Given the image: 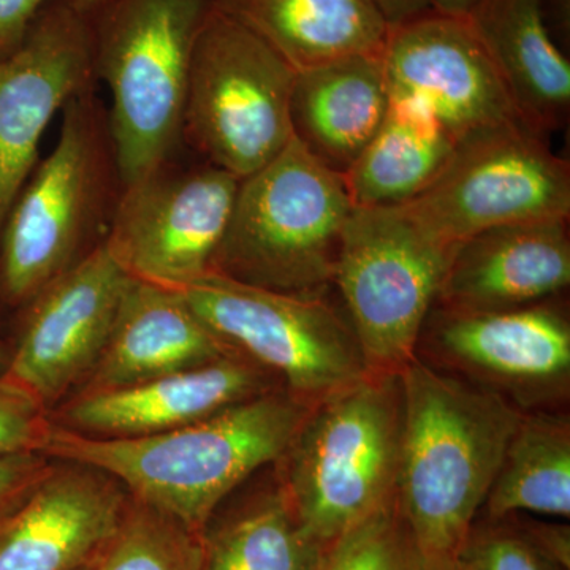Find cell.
Segmentation results:
<instances>
[{
	"mask_svg": "<svg viewBox=\"0 0 570 570\" xmlns=\"http://www.w3.org/2000/svg\"><path fill=\"white\" fill-rule=\"evenodd\" d=\"M50 428L47 407L0 377V459L40 453Z\"/></svg>",
	"mask_w": 570,
	"mask_h": 570,
	"instance_id": "cell-29",
	"label": "cell"
},
{
	"mask_svg": "<svg viewBox=\"0 0 570 570\" xmlns=\"http://www.w3.org/2000/svg\"><path fill=\"white\" fill-rule=\"evenodd\" d=\"M371 2L390 28L414 20L431 10L430 0H371Z\"/></svg>",
	"mask_w": 570,
	"mask_h": 570,
	"instance_id": "cell-33",
	"label": "cell"
},
{
	"mask_svg": "<svg viewBox=\"0 0 570 570\" xmlns=\"http://www.w3.org/2000/svg\"><path fill=\"white\" fill-rule=\"evenodd\" d=\"M202 542L204 570H318L328 550L303 527L279 479L212 519Z\"/></svg>",
	"mask_w": 570,
	"mask_h": 570,
	"instance_id": "cell-25",
	"label": "cell"
},
{
	"mask_svg": "<svg viewBox=\"0 0 570 570\" xmlns=\"http://www.w3.org/2000/svg\"><path fill=\"white\" fill-rule=\"evenodd\" d=\"M94 566H96V564L89 566V568H85V569H81V570H94Z\"/></svg>",
	"mask_w": 570,
	"mask_h": 570,
	"instance_id": "cell-37",
	"label": "cell"
},
{
	"mask_svg": "<svg viewBox=\"0 0 570 570\" xmlns=\"http://www.w3.org/2000/svg\"><path fill=\"white\" fill-rule=\"evenodd\" d=\"M213 0H108L94 21L96 75L122 186L170 160L183 140L195 37Z\"/></svg>",
	"mask_w": 570,
	"mask_h": 570,
	"instance_id": "cell-6",
	"label": "cell"
},
{
	"mask_svg": "<svg viewBox=\"0 0 570 570\" xmlns=\"http://www.w3.org/2000/svg\"><path fill=\"white\" fill-rule=\"evenodd\" d=\"M551 299L504 311L434 305L419 347L428 365L498 393L521 412L558 411L570 392V321Z\"/></svg>",
	"mask_w": 570,
	"mask_h": 570,
	"instance_id": "cell-12",
	"label": "cell"
},
{
	"mask_svg": "<svg viewBox=\"0 0 570 570\" xmlns=\"http://www.w3.org/2000/svg\"><path fill=\"white\" fill-rule=\"evenodd\" d=\"M478 0H430L431 10L466 18Z\"/></svg>",
	"mask_w": 570,
	"mask_h": 570,
	"instance_id": "cell-34",
	"label": "cell"
},
{
	"mask_svg": "<svg viewBox=\"0 0 570 570\" xmlns=\"http://www.w3.org/2000/svg\"><path fill=\"white\" fill-rule=\"evenodd\" d=\"M283 389L242 355L121 389L81 392L56 425L91 438L151 436L200 422L250 397Z\"/></svg>",
	"mask_w": 570,
	"mask_h": 570,
	"instance_id": "cell-17",
	"label": "cell"
},
{
	"mask_svg": "<svg viewBox=\"0 0 570 570\" xmlns=\"http://www.w3.org/2000/svg\"><path fill=\"white\" fill-rule=\"evenodd\" d=\"M389 104L381 56H352L296 71L292 132L314 159L346 176L384 121Z\"/></svg>",
	"mask_w": 570,
	"mask_h": 570,
	"instance_id": "cell-21",
	"label": "cell"
},
{
	"mask_svg": "<svg viewBox=\"0 0 570 570\" xmlns=\"http://www.w3.org/2000/svg\"><path fill=\"white\" fill-rule=\"evenodd\" d=\"M296 71L257 33L212 2L190 58L183 140L243 179L294 138Z\"/></svg>",
	"mask_w": 570,
	"mask_h": 570,
	"instance_id": "cell-7",
	"label": "cell"
},
{
	"mask_svg": "<svg viewBox=\"0 0 570 570\" xmlns=\"http://www.w3.org/2000/svg\"><path fill=\"white\" fill-rule=\"evenodd\" d=\"M178 292L214 335L306 406L371 371L346 314L326 295L266 291L216 272Z\"/></svg>",
	"mask_w": 570,
	"mask_h": 570,
	"instance_id": "cell-9",
	"label": "cell"
},
{
	"mask_svg": "<svg viewBox=\"0 0 570 570\" xmlns=\"http://www.w3.org/2000/svg\"><path fill=\"white\" fill-rule=\"evenodd\" d=\"M238 355L178 291L132 279L82 392L127 387Z\"/></svg>",
	"mask_w": 570,
	"mask_h": 570,
	"instance_id": "cell-19",
	"label": "cell"
},
{
	"mask_svg": "<svg viewBox=\"0 0 570 570\" xmlns=\"http://www.w3.org/2000/svg\"><path fill=\"white\" fill-rule=\"evenodd\" d=\"M381 61L390 96L425 104L456 141L521 121L468 18L430 10L393 26Z\"/></svg>",
	"mask_w": 570,
	"mask_h": 570,
	"instance_id": "cell-15",
	"label": "cell"
},
{
	"mask_svg": "<svg viewBox=\"0 0 570 570\" xmlns=\"http://www.w3.org/2000/svg\"><path fill=\"white\" fill-rule=\"evenodd\" d=\"M50 468V459L40 453L0 459V524L28 501Z\"/></svg>",
	"mask_w": 570,
	"mask_h": 570,
	"instance_id": "cell-30",
	"label": "cell"
},
{
	"mask_svg": "<svg viewBox=\"0 0 570 570\" xmlns=\"http://www.w3.org/2000/svg\"><path fill=\"white\" fill-rule=\"evenodd\" d=\"M295 71L381 56L390 26L371 0H213Z\"/></svg>",
	"mask_w": 570,
	"mask_h": 570,
	"instance_id": "cell-22",
	"label": "cell"
},
{
	"mask_svg": "<svg viewBox=\"0 0 570 570\" xmlns=\"http://www.w3.org/2000/svg\"><path fill=\"white\" fill-rule=\"evenodd\" d=\"M403 431L400 373L370 371L307 412L277 479L325 549L395 501Z\"/></svg>",
	"mask_w": 570,
	"mask_h": 570,
	"instance_id": "cell-4",
	"label": "cell"
},
{
	"mask_svg": "<svg viewBox=\"0 0 570 570\" xmlns=\"http://www.w3.org/2000/svg\"><path fill=\"white\" fill-rule=\"evenodd\" d=\"M450 570H561L547 560L512 517L475 521Z\"/></svg>",
	"mask_w": 570,
	"mask_h": 570,
	"instance_id": "cell-28",
	"label": "cell"
},
{
	"mask_svg": "<svg viewBox=\"0 0 570 570\" xmlns=\"http://www.w3.org/2000/svg\"><path fill=\"white\" fill-rule=\"evenodd\" d=\"M75 10L86 14V17L94 18L100 10L107 6L108 0H67Z\"/></svg>",
	"mask_w": 570,
	"mask_h": 570,
	"instance_id": "cell-35",
	"label": "cell"
},
{
	"mask_svg": "<svg viewBox=\"0 0 570 570\" xmlns=\"http://www.w3.org/2000/svg\"><path fill=\"white\" fill-rule=\"evenodd\" d=\"M130 281L102 243L48 284L26 305L3 381L47 409L85 382L107 346Z\"/></svg>",
	"mask_w": 570,
	"mask_h": 570,
	"instance_id": "cell-14",
	"label": "cell"
},
{
	"mask_svg": "<svg viewBox=\"0 0 570 570\" xmlns=\"http://www.w3.org/2000/svg\"><path fill=\"white\" fill-rule=\"evenodd\" d=\"M569 217L491 227L453 250L434 305L504 311L535 305L570 284Z\"/></svg>",
	"mask_w": 570,
	"mask_h": 570,
	"instance_id": "cell-18",
	"label": "cell"
},
{
	"mask_svg": "<svg viewBox=\"0 0 570 570\" xmlns=\"http://www.w3.org/2000/svg\"><path fill=\"white\" fill-rule=\"evenodd\" d=\"M483 519L520 513L570 517V420L562 411L523 412L482 510Z\"/></svg>",
	"mask_w": 570,
	"mask_h": 570,
	"instance_id": "cell-24",
	"label": "cell"
},
{
	"mask_svg": "<svg viewBox=\"0 0 570 570\" xmlns=\"http://www.w3.org/2000/svg\"><path fill=\"white\" fill-rule=\"evenodd\" d=\"M352 209L344 176L292 138L239 183L213 272L266 291L325 296Z\"/></svg>",
	"mask_w": 570,
	"mask_h": 570,
	"instance_id": "cell-5",
	"label": "cell"
},
{
	"mask_svg": "<svg viewBox=\"0 0 570 570\" xmlns=\"http://www.w3.org/2000/svg\"><path fill=\"white\" fill-rule=\"evenodd\" d=\"M456 246L431 235L401 206L352 209L333 287L371 371L400 373L417 356Z\"/></svg>",
	"mask_w": 570,
	"mask_h": 570,
	"instance_id": "cell-8",
	"label": "cell"
},
{
	"mask_svg": "<svg viewBox=\"0 0 570 570\" xmlns=\"http://www.w3.org/2000/svg\"><path fill=\"white\" fill-rule=\"evenodd\" d=\"M9 362L10 352L7 351V348L3 347L2 344H0V377H2L3 374H6L7 366H9Z\"/></svg>",
	"mask_w": 570,
	"mask_h": 570,
	"instance_id": "cell-36",
	"label": "cell"
},
{
	"mask_svg": "<svg viewBox=\"0 0 570 570\" xmlns=\"http://www.w3.org/2000/svg\"><path fill=\"white\" fill-rule=\"evenodd\" d=\"M456 142L425 104L390 96L384 121L344 176L352 205L389 208L414 200L444 170Z\"/></svg>",
	"mask_w": 570,
	"mask_h": 570,
	"instance_id": "cell-23",
	"label": "cell"
},
{
	"mask_svg": "<svg viewBox=\"0 0 570 570\" xmlns=\"http://www.w3.org/2000/svg\"><path fill=\"white\" fill-rule=\"evenodd\" d=\"M400 374L404 431L397 508L428 560L450 570L523 412L419 356Z\"/></svg>",
	"mask_w": 570,
	"mask_h": 570,
	"instance_id": "cell-2",
	"label": "cell"
},
{
	"mask_svg": "<svg viewBox=\"0 0 570 570\" xmlns=\"http://www.w3.org/2000/svg\"><path fill=\"white\" fill-rule=\"evenodd\" d=\"M92 18L51 0L21 43L0 58V232L39 163L56 112L96 80Z\"/></svg>",
	"mask_w": 570,
	"mask_h": 570,
	"instance_id": "cell-13",
	"label": "cell"
},
{
	"mask_svg": "<svg viewBox=\"0 0 570 570\" xmlns=\"http://www.w3.org/2000/svg\"><path fill=\"white\" fill-rule=\"evenodd\" d=\"M318 570H445L419 549L396 499L325 551Z\"/></svg>",
	"mask_w": 570,
	"mask_h": 570,
	"instance_id": "cell-27",
	"label": "cell"
},
{
	"mask_svg": "<svg viewBox=\"0 0 570 570\" xmlns=\"http://www.w3.org/2000/svg\"><path fill=\"white\" fill-rule=\"evenodd\" d=\"M94 570H204L202 534L130 498Z\"/></svg>",
	"mask_w": 570,
	"mask_h": 570,
	"instance_id": "cell-26",
	"label": "cell"
},
{
	"mask_svg": "<svg viewBox=\"0 0 570 570\" xmlns=\"http://www.w3.org/2000/svg\"><path fill=\"white\" fill-rule=\"evenodd\" d=\"M309 406L284 389L151 436H85L51 423L41 455L97 469L129 497L204 534L219 505L291 448Z\"/></svg>",
	"mask_w": 570,
	"mask_h": 570,
	"instance_id": "cell-1",
	"label": "cell"
},
{
	"mask_svg": "<svg viewBox=\"0 0 570 570\" xmlns=\"http://www.w3.org/2000/svg\"><path fill=\"white\" fill-rule=\"evenodd\" d=\"M512 519L547 560L553 562L561 570L570 569V528L568 524L519 520L517 515H512Z\"/></svg>",
	"mask_w": 570,
	"mask_h": 570,
	"instance_id": "cell-32",
	"label": "cell"
},
{
	"mask_svg": "<svg viewBox=\"0 0 570 570\" xmlns=\"http://www.w3.org/2000/svg\"><path fill=\"white\" fill-rule=\"evenodd\" d=\"M130 497L97 469L59 461L0 524V570H81L121 527Z\"/></svg>",
	"mask_w": 570,
	"mask_h": 570,
	"instance_id": "cell-16",
	"label": "cell"
},
{
	"mask_svg": "<svg viewBox=\"0 0 570 570\" xmlns=\"http://www.w3.org/2000/svg\"><path fill=\"white\" fill-rule=\"evenodd\" d=\"M547 0H478L468 21L524 126L546 138L570 108V63L551 39Z\"/></svg>",
	"mask_w": 570,
	"mask_h": 570,
	"instance_id": "cell-20",
	"label": "cell"
},
{
	"mask_svg": "<svg viewBox=\"0 0 570 570\" xmlns=\"http://www.w3.org/2000/svg\"><path fill=\"white\" fill-rule=\"evenodd\" d=\"M51 0H0V58L13 51Z\"/></svg>",
	"mask_w": 570,
	"mask_h": 570,
	"instance_id": "cell-31",
	"label": "cell"
},
{
	"mask_svg": "<svg viewBox=\"0 0 570 570\" xmlns=\"http://www.w3.org/2000/svg\"><path fill=\"white\" fill-rule=\"evenodd\" d=\"M448 245L498 225L569 217L570 168L521 121L461 138L441 175L401 205Z\"/></svg>",
	"mask_w": 570,
	"mask_h": 570,
	"instance_id": "cell-10",
	"label": "cell"
},
{
	"mask_svg": "<svg viewBox=\"0 0 570 570\" xmlns=\"http://www.w3.org/2000/svg\"><path fill=\"white\" fill-rule=\"evenodd\" d=\"M61 134L14 198L0 232V298L20 307L107 236L122 184L108 112L94 89L63 108Z\"/></svg>",
	"mask_w": 570,
	"mask_h": 570,
	"instance_id": "cell-3",
	"label": "cell"
},
{
	"mask_svg": "<svg viewBox=\"0 0 570 570\" xmlns=\"http://www.w3.org/2000/svg\"><path fill=\"white\" fill-rule=\"evenodd\" d=\"M242 179L174 157L122 186L104 245L132 279L183 291L213 272Z\"/></svg>",
	"mask_w": 570,
	"mask_h": 570,
	"instance_id": "cell-11",
	"label": "cell"
}]
</instances>
